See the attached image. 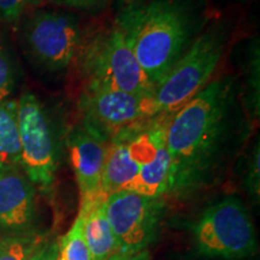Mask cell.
<instances>
[{
    "label": "cell",
    "mask_w": 260,
    "mask_h": 260,
    "mask_svg": "<svg viewBox=\"0 0 260 260\" xmlns=\"http://www.w3.org/2000/svg\"><path fill=\"white\" fill-rule=\"evenodd\" d=\"M233 75L213 79L168 118L165 144L171 158V195L188 198L218 183L253 128Z\"/></svg>",
    "instance_id": "6da1fadb"
},
{
    "label": "cell",
    "mask_w": 260,
    "mask_h": 260,
    "mask_svg": "<svg viewBox=\"0 0 260 260\" xmlns=\"http://www.w3.org/2000/svg\"><path fill=\"white\" fill-rule=\"evenodd\" d=\"M207 23L204 0H146L119 9L113 24L157 87Z\"/></svg>",
    "instance_id": "7a4b0ae2"
},
{
    "label": "cell",
    "mask_w": 260,
    "mask_h": 260,
    "mask_svg": "<svg viewBox=\"0 0 260 260\" xmlns=\"http://www.w3.org/2000/svg\"><path fill=\"white\" fill-rule=\"evenodd\" d=\"M76 61L84 88L153 95L154 84L140 67L121 30L115 24L82 40Z\"/></svg>",
    "instance_id": "3957f363"
},
{
    "label": "cell",
    "mask_w": 260,
    "mask_h": 260,
    "mask_svg": "<svg viewBox=\"0 0 260 260\" xmlns=\"http://www.w3.org/2000/svg\"><path fill=\"white\" fill-rule=\"evenodd\" d=\"M229 25L214 22L203 31L155 87L152 102L155 115L174 113L212 81L229 41Z\"/></svg>",
    "instance_id": "277c9868"
},
{
    "label": "cell",
    "mask_w": 260,
    "mask_h": 260,
    "mask_svg": "<svg viewBox=\"0 0 260 260\" xmlns=\"http://www.w3.org/2000/svg\"><path fill=\"white\" fill-rule=\"evenodd\" d=\"M195 251L206 258L239 260L258 251L252 217L236 195L211 203L191 225Z\"/></svg>",
    "instance_id": "5b68a950"
},
{
    "label": "cell",
    "mask_w": 260,
    "mask_h": 260,
    "mask_svg": "<svg viewBox=\"0 0 260 260\" xmlns=\"http://www.w3.org/2000/svg\"><path fill=\"white\" fill-rule=\"evenodd\" d=\"M21 169L35 188L51 194L59 164V134L39 98L25 92L17 100Z\"/></svg>",
    "instance_id": "8992f818"
},
{
    "label": "cell",
    "mask_w": 260,
    "mask_h": 260,
    "mask_svg": "<svg viewBox=\"0 0 260 260\" xmlns=\"http://www.w3.org/2000/svg\"><path fill=\"white\" fill-rule=\"evenodd\" d=\"M82 40L79 19L61 10H38L22 29L27 57L51 74L63 73L76 61Z\"/></svg>",
    "instance_id": "52a82bcc"
},
{
    "label": "cell",
    "mask_w": 260,
    "mask_h": 260,
    "mask_svg": "<svg viewBox=\"0 0 260 260\" xmlns=\"http://www.w3.org/2000/svg\"><path fill=\"white\" fill-rule=\"evenodd\" d=\"M105 209L116 241L110 260H119L146 251L154 241L164 204L162 199L119 190L106 195Z\"/></svg>",
    "instance_id": "ba28073f"
},
{
    "label": "cell",
    "mask_w": 260,
    "mask_h": 260,
    "mask_svg": "<svg viewBox=\"0 0 260 260\" xmlns=\"http://www.w3.org/2000/svg\"><path fill=\"white\" fill-rule=\"evenodd\" d=\"M152 96L84 88L77 102L80 123L90 134L109 144L123 130L157 116Z\"/></svg>",
    "instance_id": "9c48e42d"
},
{
    "label": "cell",
    "mask_w": 260,
    "mask_h": 260,
    "mask_svg": "<svg viewBox=\"0 0 260 260\" xmlns=\"http://www.w3.org/2000/svg\"><path fill=\"white\" fill-rule=\"evenodd\" d=\"M37 190L21 168L0 170V235L34 234Z\"/></svg>",
    "instance_id": "30bf717a"
},
{
    "label": "cell",
    "mask_w": 260,
    "mask_h": 260,
    "mask_svg": "<svg viewBox=\"0 0 260 260\" xmlns=\"http://www.w3.org/2000/svg\"><path fill=\"white\" fill-rule=\"evenodd\" d=\"M64 140L80 190L81 201L90 200L104 194L102 176L107 142L90 134L81 123L71 126Z\"/></svg>",
    "instance_id": "8fae6325"
},
{
    "label": "cell",
    "mask_w": 260,
    "mask_h": 260,
    "mask_svg": "<svg viewBox=\"0 0 260 260\" xmlns=\"http://www.w3.org/2000/svg\"><path fill=\"white\" fill-rule=\"evenodd\" d=\"M105 194L81 201L83 233L93 260H110L116 249L115 235L105 209Z\"/></svg>",
    "instance_id": "7c38bea8"
},
{
    "label": "cell",
    "mask_w": 260,
    "mask_h": 260,
    "mask_svg": "<svg viewBox=\"0 0 260 260\" xmlns=\"http://www.w3.org/2000/svg\"><path fill=\"white\" fill-rule=\"evenodd\" d=\"M171 180V158L167 144H162L153 160L148 161L140 169L136 177L123 190H129L148 198L162 199V197L170 193Z\"/></svg>",
    "instance_id": "4fadbf2b"
},
{
    "label": "cell",
    "mask_w": 260,
    "mask_h": 260,
    "mask_svg": "<svg viewBox=\"0 0 260 260\" xmlns=\"http://www.w3.org/2000/svg\"><path fill=\"white\" fill-rule=\"evenodd\" d=\"M21 168L17 100H0V170Z\"/></svg>",
    "instance_id": "5bb4252c"
},
{
    "label": "cell",
    "mask_w": 260,
    "mask_h": 260,
    "mask_svg": "<svg viewBox=\"0 0 260 260\" xmlns=\"http://www.w3.org/2000/svg\"><path fill=\"white\" fill-rule=\"evenodd\" d=\"M246 61V81L245 87L241 86L242 95L247 111L252 122L259 121L260 116V51L259 38L249 42Z\"/></svg>",
    "instance_id": "9a60e30c"
},
{
    "label": "cell",
    "mask_w": 260,
    "mask_h": 260,
    "mask_svg": "<svg viewBox=\"0 0 260 260\" xmlns=\"http://www.w3.org/2000/svg\"><path fill=\"white\" fill-rule=\"evenodd\" d=\"M56 260H93L83 233V216L79 212L67 234L57 242Z\"/></svg>",
    "instance_id": "2e32d148"
},
{
    "label": "cell",
    "mask_w": 260,
    "mask_h": 260,
    "mask_svg": "<svg viewBox=\"0 0 260 260\" xmlns=\"http://www.w3.org/2000/svg\"><path fill=\"white\" fill-rule=\"evenodd\" d=\"M45 241L37 234L4 236L0 260H28Z\"/></svg>",
    "instance_id": "e0dca14e"
},
{
    "label": "cell",
    "mask_w": 260,
    "mask_h": 260,
    "mask_svg": "<svg viewBox=\"0 0 260 260\" xmlns=\"http://www.w3.org/2000/svg\"><path fill=\"white\" fill-rule=\"evenodd\" d=\"M259 162H260V144L259 139L256 138L255 142H253L251 152L247 158L246 175H245V187L253 204L259 205L260 200V174H259Z\"/></svg>",
    "instance_id": "ac0fdd59"
},
{
    "label": "cell",
    "mask_w": 260,
    "mask_h": 260,
    "mask_svg": "<svg viewBox=\"0 0 260 260\" xmlns=\"http://www.w3.org/2000/svg\"><path fill=\"white\" fill-rule=\"evenodd\" d=\"M16 87V71L9 53L0 47V100L9 99Z\"/></svg>",
    "instance_id": "d6986e66"
},
{
    "label": "cell",
    "mask_w": 260,
    "mask_h": 260,
    "mask_svg": "<svg viewBox=\"0 0 260 260\" xmlns=\"http://www.w3.org/2000/svg\"><path fill=\"white\" fill-rule=\"evenodd\" d=\"M32 0H0V18L8 23H17Z\"/></svg>",
    "instance_id": "ffe728a7"
},
{
    "label": "cell",
    "mask_w": 260,
    "mask_h": 260,
    "mask_svg": "<svg viewBox=\"0 0 260 260\" xmlns=\"http://www.w3.org/2000/svg\"><path fill=\"white\" fill-rule=\"evenodd\" d=\"M58 5H63L65 8L80 10V11H92L105 4V0H52Z\"/></svg>",
    "instance_id": "44dd1931"
},
{
    "label": "cell",
    "mask_w": 260,
    "mask_h": 260,
    "mask_svg": "<svg viewBox=\"0 0 260 260\" xmlns=\"http://www.w3.org/2000/svg\"><path fill=\"white\" fill-rule=\"evenodd\" d=\"M57 242H44L28 260H56Z\"/></svg>",
    "instance_id": "7402d4cb"
},
{
    "label": "cell",
    "mask_w": 260,
    "mask_h": 260,
    "mask_svg": "<svg viewBox=\"0 0 260 260\" xmlns=\"http://www.w3.org/2000/svg\"><path fill=\"white\" fill-rule=\"evenodd\" d=\"M119 260H152V259H151V254H149V252L146 249V251L139 252V253H136V254H133V255L126 256V258H123Z\"/></svg>",
    "instance_id": "603a6c76"
},
{
    "label": "cell",
    "mask_w": 260,
    "mask_h": 260,
    "mask_svg": "<svg viewBox=\"0 0 260 260\" xmlns=\"http://www.w3.org/2000/svg\"><path fill=\"white\" fill-rule=\"evenodd\" d=\"M144 2H146V0H118V5H119V9H122V8H126V6L141 4V3Z\"/></svg>",
    "instance_id": "cb8c5ba5"
},
{
    "label": "cell",
    "mask_w": 260,
    "mask_h": 260,
    "mask_svg": "<svg viewBox=\"0 0 260 260\" xmlns=\"http://www.w3.org/2000/svg\"><path fill=\"white\" fill-rule=\"evenodd\" d=\"M3 242H4V235H0V251H2Z\"/></svg>",
    "instance_id": "d4e9b609"
},
{
    "label": "cell",
    "mask_w": 260,
    "mask_h": 260,
    "mask_svg": "<svg viewBox=\"0 0 260 260\" xmlns=\"http://www.w3.org/2000/svg\"><path fill=\"white\" fill-rule=\"evenodd\" d=\"M235 2H246V0H235Z\"/></svg>",
    "instance_id": "484cf974"
}]
</instances>
